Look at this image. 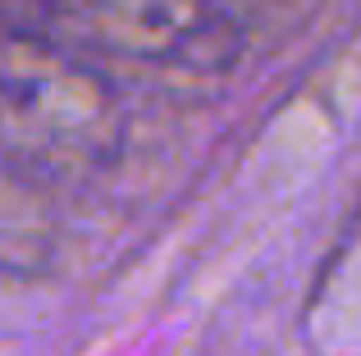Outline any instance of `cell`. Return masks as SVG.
Returning a JSON list of instances; mask_svg holds the SVG:
<instances>
[{
  "instance_id": "6da1fadb",
  "label": "cell",
  "mask_w": 361,
  "mask_h": 356,
  "mask_svg": "<svg viewBox=\"0 0 361 356\" xmlns=\"http://www.w3.org/2000/svg\"><path fill=\"white\" fill-rule=\"evenodd\" d=\"M110 96L32 42H0V133L18 146L55 155H101L110 142Z\"/></svg>"
},
{
  "instance_id": "7a4b0ae2",
  "label": "cell",
  "mask_w": 361,
  "mask_h": 356,
  "mask_svg": "<svg viewBox=\"0 0 361 356\" xmlns=\"http://www.w3.org/2000/svg\"><path fill=\"white\" fill-rule=\"evenodd\" d=\"M298 338L307 356H361V192L307 284Z\"/></svg>"
},
{
  "instance_id": "3957f363",
  "label": "cell",
  "mask_w": 361,
  "mask_h": 356,
  "mask_svg": "<svg viewBox=\"0 0 361 356\" xmlns=\"http://www.w3.org/2000/svg\"><path fill=\"white\" fill-rule=\"evenodd\" d=\"M106 37L142 60H188L211 55V42L224 27L211 0H87Z\"/></svg>"
}]
</instances>
